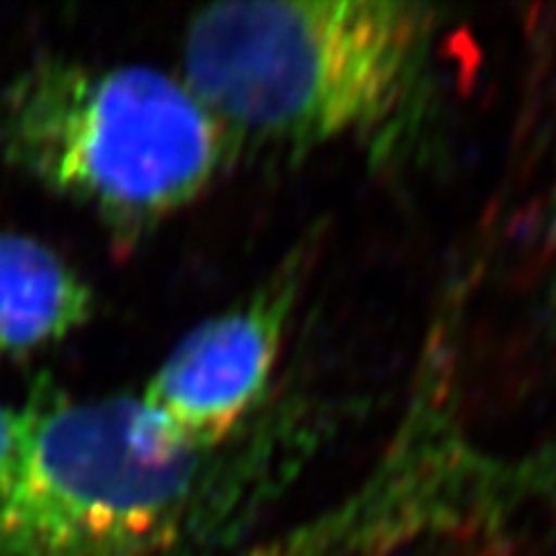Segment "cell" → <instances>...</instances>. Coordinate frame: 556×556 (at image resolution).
Returning a JSON list of instances; mask_svg holds the SVG:
<instances>
[{
  "instance_id": "obj_4",
  "label": "cell",
  "mask_w": 556,
  "mask_h": 556,
  "mask_svg": "<svg viewBox=\"0 0 556 556\" xmlns=\"http://www.w3.org/2000/svg\"><path fill=\"white\" fill-rule=\"evenodd\" d=\"M291 255L258 289L206 317L160 364L142 402L178 443L222 451L266 402L302 289Z\"/></svg>"
},
{
  "instance_id": "obj_2",
  "label": "cell",
  "mask_w": 556,
  "mask_h": 556,
  "mask_svg": "<svg viewBox=\"0 0 556 556\" xmlns=\"http://www.w3.org/2000/svg\"><path fill=\"white\" fill-rule=\"evenodd\" d=\"M435 29L402 0L214 3L186 26L184 80L238 142L377 139L426 86Z\"/></svg>"
},
{
  "instance_id": "obj_5",
  "label": "cell",
  "mask_w": 556,
  "mask_h": 556,
  "mask_svg": "<svg viewBox=\"0 0 556 556\" xmlns=\"http://www.w3.org/2000/svg\"><path fill=\"white\" fill-rule=\"evenodd\" d=\"M93 291L45 242L0 232V356H31L80 330Z\"/></svg>"
},
{
  "instance_id": "obj_6",
  "label": "cell",
  "mask_w": 556,
  "mask_h": 556,
  "mask_svg": "<svg viewBox=\"0 0 556 556\" xmlns=\"http://www.w3.org/2000/svg\"><path fill=\"white\" fill-rule=\"evenodd\" d=\"M21 438H24V417L0 405V495L16 467Z\"/></svg>"
},
{
  "instance_id": "obj_7",
  "label": "cell",
  "mask_w": 556,
  "mask_h": 556,
  "mask_svg": "<svg viewBox=\"0 0 556 556\" xmlns=\"http://www.w3.org/2000/svg\"><path fill=\"white\" fill-rule=\"evenodd\" d=\"M544 245H546V289H548V302H552V309L556 312V165H554L552 186H548Z\"/></svg>"
},
{
  "instance_id": "obj_3",
  "label": "cell",
  "mask_w": 556,
  "mask_h": 556,
  "mask_svg": "<svg viewBox=\"0 0 556 556\" xmlns=\"http://www.w3.org/2000/svg\"><path fill=\"white\" fill-rule=\"evenodd\" d=\"M0 142L13 165L122 235L191 206L238 148L184 78L67 60H41L5 90Z\"/></svg>"
},
{
  "instance_id": "obj_1",
  "label": "cell",
  "mask_w": 556,
  "mask_h": 556,
  "mask_svg": "<svg viewBox=\"0 0 556 556\" xmlns=\"http://www.w3.org/2000/svg\"><path fill=\"white\" fill-rule=\"evenodd\" d=\"M0 495V556H201L229 544L253 492L222 451L178 443L142 397L41 384Z\"/></svg>"
}]
</instances>
